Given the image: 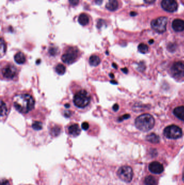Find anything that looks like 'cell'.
I'll return each mask as SVG.
<instances>
[{"label": "cell", "instance_id": "f546056e", "mask_svg": "<svg viewBox=\"0 0 184 185\" xmlns=\"http://www.w3.org/2000/svg\"><path fill=\"white\" fill-rule=\"evenodd\" d=\"M69 2L70 5L73 6H75L78 4L79 0H69Z\"/></svg>", "mask_w": 184, "mask_h": 185}, {"label": "cell", "instance_id": "d590c367", "mask_svg": "<svg viewBox=\"0 0 184 185\" xmlns=\"http://www.w3.org/2000/svg\"><path fill=\"white\" fill-rule=\"evenodd\" d=\"M137 15V13L136 12H134V11H132V12H131L130 13V15L132 16H134Z\"/></svg>", "mask_w": 184, "mask_h": 185}, {"label": "cell", "instance_id": "9a60e30c", "mask_svg": "<svg viewBox=\"0 0 184 185\" xmlns=\"http://www.w3.org/2000/svg\"><path fill=\"white\" fill-rule=\"evenodd\" d=\"M118 6L117 0H109L106 5V8L111 11H114L118 9Z\"/></svg>", "mask_w": 184, "mask_h": 185}, {"label": "cell", "instance_id": "f1b7e54d", "mask_svg": "<svg viewBox=\"0 0 184 185\" xmlns=\"http://www.w3.org/2000/svg\"><path fill=\"white\" fill-rule=\"evenodd\" d=\"M130 117V115L129 114H125V115H124L123 116L119 118V121H122L124 120L128 119Z\"/></svg>", "mask_w": 184, "mask_h": 185}, {"label": "cell", "instance_id": "8d00e7d4", "mask_svg": "<svg viewBox=\"0 0 184 185\" xmlns=\"http://www.w3.org/2000/svg\"><path fill=\"white\" fill-rule=\"evenodd\" d=\"M122 70L123 71V72H124L125 73H127L128 72V70L127 68H123V69H122Z\"/></svg>", "mask_w": 184, "mask_h": 185}, {"label": "cell", "instance_id": "74e56055", "mask_svg": "<svg viewBox=\"0 0 184 185\" xmlns=\"http://www.w3.org/2000/svg\"><path fill=\"white\" fill-rule=\"evenodd\" d=\"M64 106H65V107H66L67 108H69V107H70V104H65Z\"/></svg>", "mask_w": 184, "mask_h": 185}, {"label": "cell", "instance_id": "7c38bea8", "mask_svg": "<svg viewBox=\"0 0 184 185\" xmlns=\"http://www.w3.org/2000/svg\"><path fill=\"white\" fill-rule=\"evenodd\" d=\"M81 129L77 123H72L68 127V132L72 137H77L80 134Z\"/></svg>", "mask_w": 184, "mask_h": 185}, {"label": "cell", "instance_id": "603a6c76", "mask_svg": "<svg viewBox=\"0 0 184 185\" xmlns=\"http://www.w3.org/2000/svg\"><path fill=\"white\" fill-rule=\"evenodd\" d=\"M61 132V128L57 126L52 127L50 129V134L54 137L58 136L60 134Z\"/></svg>", "mask_w": 184, "mask_h": 185}, {"label": "cell", "instance_id": "f35d334b", "mask_svg": "<svg viewBox=\"0 0 184 185\" xmlns=\"http://www.w3.org/2000/svg\"><path fill=\"white\" fill-rule=\"evenodd\" d=\"M153 42H154V40H151L150 41H149V42L150 44H152V43H153Z\"/></svg>", "mask_w": 184, "mask_h": 185}, {"label": "cell", "instance_id": "2e32d148", "mask_svg": "<svg viewBox=\"0 0 184 185\" xmlns=\"http://www.w3.org/2000/svg\"><path fill=\"white\" fill-rule=\"evenodd\" d=\"M173 114L177 118L184 121V106L176 107L173 110Z\"/></svg>", "mask_w": 184, "mask_h": 185}, {"label": "cell", "instance_id": "ffe728a7", "mask_svg": "<svg viewBox=\"0 0 184 185\" xmlns=\"http://www.w3.org/2000/svg\"><path fill=\"white\" fill-rule=\"evenodd\" d=\"M55 71L60 75H63L66 71V67L62 63L57 64L55 68Z\"/></svg>", "mask_w": 184, "mask_h": 185}, {"label": "cell", "instance_id": "ac0fdd59", "mask_svg": "<svg viewBox=\"0 0 184 185\" xmlns=\"http://www.w3.org/2000/svg\"><path fill=\"white\" fill-rule=\"evenodd\" d=\"M147 141L153 143H158L160 141V138L155 133H151L147 135L146 137Z\"/></svg>", "mask_w": 184, "mask_h": 185}, {"label": "cell", "instance_id": "52a82bcc", "mask_svg": "<svg viewBox=\"0 0 184 185\" xmlns=\"http://www.w3.org/2000/svg\"><path fill=\"white\" fill-rule=\"evenodd\" d=\"M17 73V68L12 64H7L1 68V74L5 79L13 80Z\"/></svg>", "mask_w": 184, "mask_h": 185}, {"label": "cell", "instance_id": "ba28073f", "mask_svg": "<svg viewBox=\"0 0 184 185\" xmlns=\"http://www.w3.org/2000/svg\"><path fill=\"white\" fill-rule=\"evenodd\" d=\"M117 174L119 178L126 182H130L133 176V172L132 168L128 166H123L120 167Z\"/></svg>", "mask_w": 184, "mask_h": 185}, {"label": "cell", "instance_id": "d6a6232c", "mask_svg": "<svg viewBox=\"0 0 184 185\" xmlns=\"http://www.w3.org/2000/svg\"><path fill=\"white\" fill-rule=\"evenodd\" d=\"M71 115V113L69 111H65L64 112V116L66 118H69L70 116Z\"/></svg>", "mask_w": 184, "mask_h": 185}, {"label": "cell", "instance_id": "3957f363", "mask_svg": "<svg viewBox=\"0 0 184 185\" xmlns=\"http://www.w3.org/2000/svg\"><path fill=\"white\" fill-rule=\"evenodd\" d=\"M155 121L153 117L149 114H142L138 116L135 120V125L138 129L147 132L153 128Z\"/></svg>", "mask_w": 184, "mask_h": 185}, {"label": "cell", "instance_id": "cb8c5ba5", "mask_svg": "<svg viewBox=\"0 0 184 185\" xmlns=\"http://www.w3.org/2000/svg\"><path fill=\"white\" fill-rule=\"evenodd\" d=\"M6 49H7V46H6V44L5 43V41L3 40V39L1 38V57H3V55H5V52H6Z\"/></svg>", "mask_w": 184, "mask_h": 185}, {"label": "cell", "instance_id": "83f0119b", "mask_svg": "<svg viewBox=\"0 0 184 185\" xmlns=\"http://www.w3.org/2000/svg\"><path fill=\"white\" fill-rule=\"evenodd\" d=\"M90 127V124L88 122H83L82 124V128L84 130V131H87Z\"/></svg>", "mask_w": 184, "mask_h": 185}, {"label": "cell", "instance_id": "ab89813d", "mask_svg": "<svg viewBox=\"0 0 184 185\" xmlns=\"http://www.w3.org/2000/svg\"><path fill=\"white\" fill-rule=\"evenodd\" d=\"M183 180H184V171L183 172Z\"/></svg>", "mask_w": 184, "mask_h": 185}, {"label": "cell", "instance_id": "277c9868", "mask_svg": "<svg viewBox=\"0 0 184 185\" xmlns=\"http://www.w3.org/2000/svg\"><path fill=\"white\" fill-rule=\"evenodd\" d=\"M80 55V52L77 48L70 46L64 50L62 55V60L67 65H71L78 60Z\"/></svg>", "mask_w": 184, "mask_h": 185}, {"label": "cell", "instance_id": "836d02e7", "mask_svg": "<svg viewBox=\"0 0 184 185\" xmlns=\"http://www.w3.org/2000/svg\"><path fill=\"white\" fill-rule=\"evenodd\" d=\"M94 2L97 5H101L103 2V0H94Z\"/></svg>", "mask_w": 184, "mask_h": 185}, {"label": "cell", "instance_id": "d4e9b609", "mask_svg": "<svg viewBox=\"0 0 184 185\" xmlns=\"http://www.w3.org/2000/svg\"><path fill=\"white\" fill-rule=\"evenodd\" d=\"M138 50L143 54H145L149 51V47L144 43H141L138 46Z\"/></svg>", "mask_w": 184, "mask_h": 185}, {"label": "cell", "instance_id": "484cf974", "mask_svg": "<svg viewBox=\"0 0 184 185\" xmlns=\"http://www.w3.org/2000/svg\"><path fill=\"white\" fill-rule=\"evenodd\" d=\"M32 127L34 130L40 131L43 128V123L41 122L35 121L32 124Z\"/></svg>", "mask_w": 184, "mask_h": 185}, {"label": "cell", "instance_id": "e575fe53", "mask_svg": "<svg viewBox=\"0 0 184 185\" xmlns=\"http://www.w3.org/2000/svg\"><path fill=\"white\" fill-rule=\"evenodd\" d=\"M156 0H144V1L147 3H153Z\"/></svg>", "mask_w": 184, "mask_h": 185}, {"label": "cell", "instance_id": "d6986e66", "mask_svg": "<svg viewBox=\"0 0 184 185\" xmlns=\"http://www.w3.org/2000/svg\"><path fill=\"white\" fill-rule=\"evenodd\" d=\"M89 63L91 66H97L100 62V59L97 55H92L89 58Z\"/></svg>", "mask_w": 184, "mask_h": 185}, {"label": "cell", "instance_id": "7402d4cb", "mask_svg": "<svg viewBox=\"0 0 184 185\" xmlns=\"http://www.w3.org/2000/svg\"><path fill=\"white\" fill-rule=\"evenodd\" d=\"M8 112V109L6 104L3 101H1V118H5Z\"/></svg>", "mask_w": 184, "mask_h": 185}, {"label": "cell", "instance_id": "8992f818", "mask_svg": "<svg viewBox=\"0 0 184 185\" xmlns=\"http://www.w3.org/2000/svg\"><path fill=\"white\" fill-rule=\"evenodd\" d=\"M167 24V17L164 16L160 17L151 21V27L156 32L159 33H163L166 30Z\"/></svg>", "mask_w": 184, "mask_h": 185}, {"label": "cell", "instance_id": "4dcf8cb0", "mask_svg": "<svg viewBox=\"0 0 184 185\" xmlns=\"http://www.w3.org/2000/svg\"><path fill=\"white\" fill-rule=\"evenodd\" d=\"M1 185H9V182L6 179H3L1 181Z\"/></svg>", "mask_w": 184, "mask_h": 185}, {"label": "cell", "instance_id": "1f68e13d", "mask_svg": "<svg viewBox=\"0 0 184 185\" xmlns=\"http://www.w3.org/2000/svg\"><path fill=\"white\" fill-rule=\"evenodd\" d=\"M112 109H113V110H114V111H115V112L117 111L118 109H119V106H118V104H114L113 106V107H112Z\"/></svg>", "mask_w": 184, "mask_h": 185}, {"label": "cell", "instance_id": "5bb4252c", "mask_svg": "<svg viewBox=\"0 0 184 185\" xmlns=\"http://www.w3.org/2000/svg\"><path fill=\"white\" fill-rule=\"evenodd\" d=\"M78 21L80 25L86 26L90 22V16L85 13H82L78 17Z\"/></svg>", "mask_w": 184, "mask_h": 185}, {"label": "cell", "instance_id": "4fadbf2b", "mask_svg": "<svg viewBox=\"0 0 184 185\" xmlns=\"http://www.w3.org/2000/svg\"><path fill=\"white\" fill-rule=\"evenodd\" d=\"M172 28L175 32H182L184 30V21L180 19H175L172 24Z\"/></svg>", "mask_w": 184, "mask_h": 185}, {"label": "cell", "instance_id": "30bf717a", "mask_svg": "<svg viewBox=\"0 0 184 185\" xmlns=\"http://www.w3.org/2000/svg\"><path fill=\"white\" fill-rule=\"evenodd\" d=\"M161 7L166 11L173 13L177 10L178 5L175 0H163Z\"/></svg>", "mask_w": 184, "mask_h": 185}, {"label": "cell", "instance_id": "e0dca14e", "mask_svg": "<svg viewBox=\"0 0 184 185\" xmlns=\"http://www.w3.org/2000/svg\"><path fill=\"white\" fill-rule=\"evenodd\" d=\"M14 60L17 64L22 65L26 61V57L23 52H19L15 55Z\"/></svg>", "mask_w": 184, "mask_h": 185}, {"label": "cell", "instance_id": "5b68a950", "mask_svg": "<svg viewBox=\"0 0 184 185\" xmlns=\"http://www.w3.org/2000/svg\"><path fill=\"white\" fill-rule=\"evenodd\" d=\"M165 137L170 139H177L182 136V129L176 125H170L166 127L164 131Z\"/></svg>", "mask_w": 184, "mask_h": 185}, {"label": "cell", "instance_id": "4316f807", "mask_svg": "<svg viewBox=\"0 0 184 185\" xmlns=\"http://www.w3.org/2000/svg\"><path fill=\"white\" fill-rule=\"evenodd\" d=\"M58 52V49L56 47H51L49 48L48 53L52 57L56 56Z\"/></svg>", "mask_w": 184, "mask_h": 185}, {"label": "cell", "instance_id": "7a4b0ae2", "mask_svg": "<svg viewBox=\"0 0 184 185\" xmlns=\"http://www.w3.org/2000/svg\"><path fill=\"white\" fill-rule=\"evenodd\" d=\"M91 96L90 93L85 89H80L74 93L73 103L80 109H85L91 104Z\"/></svg>", "mask_w": 184, "mask_h": 185}, {"label": "cell", "instance_id": "9c48e42d", "mask_svg": "<svg viewBox=\"0 0 184 185\" xmlns=\"http://www.w3.org/2000/svg\"><path fill=\"white\" fill-rule=\"evenodd\" d=\"M171 73L172 75L177 79L184 76V62H176L173 64L171 68Z\"/></svg>", "mask_w": 184, "mask_h": 185}, {"label": "cell", "instance_id": "6da1fadb", "mask_svg": "<svg viewBox=\"0 0 184 185\" xmlns=\"http://www.w3.org/2000/svg\"><path fill=\"white\" fill-rule=\"evenodd\" d=\"M15 108L22 114H27L35 107V101L33 97L27 93L15 95L13 99Z\"/></svg>", "mask_w": 184, "mask_h": 185}, {"label": "cell", "instance_id": "8fae6325", "mask_svg": "<svg viewBox=\"0 0 184 185\" xmlns=\"http://www.w3.org/2000/svg\"><path fill=\"white\" fill-rule=\"evenodd\" d=\"M149 169L151 173L157 174L162 173L164 170L163 165L160 162L157 161L152 162L150 163L149 166Z\"/></svg>", "mask_w": 184, "mask_h": 185}, {"label": "cell", "instance_id": "44dd1931", "mask_svg": "<svg viewBox=\"0 0 184 185\" xmlns=\"http://www.w3.org/2000/svg\"><path fill=\"white\" fill-rule=\"evenodd\" d=\"M144 183L146 185H157V181L156 178L153 176H147L145 178Z\"/></svg>", "mask_w": 184, "mask_h": 185}]
</instances>
